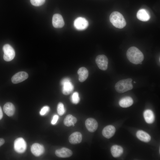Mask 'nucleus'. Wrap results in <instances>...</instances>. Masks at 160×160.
I'll list each match as a JSON object with an SVG mask.
<instances>
[{
	"label": "nucleus",
	"instance_id": "4",
	"mask_svg": "<svg viewBox=\"0 0 160 160\" xmlns=\"http://www.w3.org/2000/svg\"><path fill=\"white\" fill-rule=\"evenodd\" d=\"M3 50L4 52L3 58L5 61H9L13 59L15 53L12 46L9 44H6L4 46Z\"/></svg>",
	"mask_w": 160,
	"mask_h": 160
},
{
	"label": "nucleus",
	"instance_id": "25",
	"mask_svg": "<svg viewBox=\"0 0 160 160\" xmlns=\"http://www.w3.org/2000/svg\"><path fill=\"white\" fill-rule=\"evenodd\" d=\"M71 100L73 103L75 104H78L80 100L78 93L77 92L73 93L71 96Z\"/></svg>",
	"mask_w": 160,
	"mask_h": 160
},
{
	"label": "nucleus",
	"instance_id": "23",
	"mask_svg": "<svg viewBox=\"0 0 160 160\" xmlns=\"http://www.w3.org/2000/svg\"><path fill=\"white\" fill-rule=\"evenodd\" d=\"M77 119L76 117L71 114L67 115L64 119V124L67 126L70 127L74 124L77 122Z\"/></svg>",
	"mask_w": 160,
	"mask_h": 160
},
{
	"label": "nucleus",
	"instance_id": "11",
	"mask_svg": "<svg viewBox=\"0 0 160 160\" xmlns=\"http://www.w3.org/2000/svg\"><path fill=\"white\" fill-rule=\"evenodd\" d=\"M52 23L53 26L56 28H62L64 25L63 17L60 14H55L52 17Z\"/></svg>",
	"mask_w": 160,
	"mask_h": 160
},
{
	"label": "nucleus",
	"instance_id": "17",
	"mask_svg": "<svg viewBox=\"0 0 160 160\" xmlns=\"http://www.w3.org/2000/svg\"><path fill=\"white\" fill-rule=\"evenodd\" d=\"M136 135L139 140L145 142H148L151 140V137L149 135L142 130L138 131Z\"/></svg>",
	"mask_w": 160,
	"mask_h": 160
},
{
	"label": "nucleus",
	"instance_id": "1",
	"mask_svg": "<svg viewBox=\"0 0 160 160\" xmlns=\"http://www.w3.org/2000/svg\"><path fill=\"white\" fill-rule=\"evenodd\" d=\"M126 55L127 59L131 63L135 64H142L144 59L142 52L137 48L132 47L127 50Z\"/></svg>",
	"mask_w": 160,
	"mask_h": 160
},
{
	"label": "nucleus",
	"instance_id": "27",
	"mask_svg": "<svg viewBox=\"0 0 160 160\" xmlns=\"http://www.w3.org/2000/svg\"><path fill=\"white\" fill-rule=\"evenodd\" d=\"M49 108L47 106L43 107L40 112V114L41 116H44L49 111Z\"/></svg>",
	"mask_w": 160,
	"mask_h": 160
},
{
	"label": "nucleus",
	"instance_id": "6",
	"mask_svg": "<svg viewBox=\"0 0 160 160\" xmlns=\"http://www.w3.org/2000/svg\"><path fill=\"white\" fill-rule=\"evenodd\" d=\"M26 143L22 137L17 138L14 142V148L18 153H22L24 152L26 148Z\"/></svg>",
	"mask_w": 160,
	"mask_h": 160
},
{
	"label": "nucleus",
	"instance_id": "8",
	"mask_svg": "<svg viewBox=\"0 0 160 160\" xmlns=\"http://www.w3.org/2000/svg\"><path fill=\"white\" fill-rule=\"evenodd\" d=\"M88 22L84 18L79 17L76 18L74 22V25L75 28L79 30L85 29L88 27Z\"/></svg>",
	"mask_w": 160,
	"mask_h": 160
},
{
	"label": "nucleus",
	"instance_id": "30",
	"mask_svg": "<svg viewBox=\"0 0 160 160\" xmlns=\"http://www.w3.org/2000/svg\"><path fill=\"white\" fill-rule=\"evenodd\" d=\"M3 116V113L1 109V108L0 106V120H1Z\"/></svg>",
	"mask_w": 160,
	"mask_h": 160
},
{
	"label": "nucleus",
	"instance_id": "29",
	"mask_svg": "<svg viewBox=\"0 0 160 160\" xmlns=\"http://www.w3.org/2000/svg\"><path fill=\"white\" fill-rule=\"evenodd\" d=\"M4 140L3 138H0V146L3 145L4 143Z\"/></svg>",
	"mask_w": 160,
	"mask_h": 160
},
{
	"label": "nucleus",
	"instance_id": "3",
	"mask_svg": "<svg viewBox=\"0 0 160 160\" xmlns=\"http://www.w3.org/2000/svg\"><path fill=\"white\" fill-rule=\"evenodd\" d=\"M132 79L131 78L119 81L115 86L116 91L119 93H123L131 90L133 88L132 83Z\"/></svg>",
	"mask_w": 160,
	"mask_h": 160
},
{
	"label": "nucleus",
	"instance_id": "15",
	"mask_svg": "<svg viewBox=\"0 0 160 160\" xmlns=\"http://www.w3.org/2000/svg\"><path fill=\"white\" fill-rule=\"evenodd\" d=\"M82 140V135L79 132H76L72 133L69 137L70 143L76 144L80 143Z\"/></svg>",
	"mask_w": 160,
	"mask_h": 160
},
{
	"label": "nucleus",
	"instance_id": "20",
	"mask_svg": "<svg viewBox=\"0 0 160 160\" xmlns=\"http://www.w3.org/2000/svg\"><path fill=\"white\" fill-rule=\"evenodd\" d=\"M111 152L114 157H118L121 156L123 152V149L120 146L114 145L111 148Z\"/></svg>",
	"mask_w": 160,
	"mask_h": 160
},
{
	"label": "nucleus",
	"instance_id": "7",
	"mask_svg": "<svg viewBox=\"0 0 160 160\" xmlns=\"http://www.w3.org/2000/svg\"><path fill=\"white\" fill-rule=\"evenodd\" d=\"M95 62L98 68L103 71L106 70L108 64V59L104 55H99L97 56Z\"/></svg>",
	"mask_w": 160,
	"mask_h": 160
},
{
	"label": "nucleus",
	"instance_id": "2",
	"mask_svg": "<svg viewBox=\"0 0 160 160\" xmlns=\"http://www.w3.org/2000/svg\"><path fill=\"white\" fill-rule=\"evenodd\" d=\"M110 22L115 27L120 29L123 28L126 25V23L123 15L117 11L112 12L109 17Z\"/></svg>",
	"mask_w": 160,
	"mask_h": 160
},
{
	"label": "nucleus",
	"instance_id": "12",
	"mask_svg": "<svg viewBox=\"0 0 160 160\" xmlns=\"http://www.w3.org/2000/svg\"><path fill=\"white\" fill-rule=\"evenodd\" d=\"M31 151L34 155L38 156L43 153L44 148L43 145L38 143H35L32 145Z\"/></svg>",
	"mask_w": 160,
	"mask_h": 160
},
{
	"label": "nucleus",
	"instance_id": "26",
	"mask_svg": "<svg viewBox=\"0 0 160 160\" xmlns=\"http://www.w3.org/2000/svg\"><path fill=\"white\" fill-rule=\"evenodd\" d=\"M45 1V0H30L31 4L35 6H39L43 5Z\"/></svg>",
	"mask_w": 160,
	"mask_h": 160
},
{
	"label": "nucleus",
	"instance_id": "24",
	"mask_svg": "<svg viewBox=\"0 0 160 160\" xmlns=\"http://www.w3.org/2000/svg\"><path fill=\"white\" fill-rule=\"evenodd\" d=\"M57 111L60 116H62L65 112L63 104L61 102L59 103L57 105Z\"/></svg>",
	"mask_w": 160,
	"mask_h": 160
},
{
	"label": "nucleus",
	"instance_id": "14",
	"mask_svg": "<svg viewBox=\"0 0 160 160\" xmlns=\"http://www.w3.org/2000/svg\"><path fill=\"white\" fill-rule=\"evenodd\" d=\"M116 129L112 125H109L105 127L102 131L103 135L105 137L109 139L114 134Z\"/></svg>",
	"mask_w": 160,
	"mask_h": 160
},
{
	"label": "nucleus",
	"instance_id": "22",
	"mask_svg": "<svg viewBox=\"0 0 160 160\" xmlns=\"http://www.w3.org/2000/svg\"><path fill=\"white\" fill-rule=\"evenodd\" d=\"M78 74L79 75V81L81 82H82L87 78L88 76V71L86 68L82 67L78 70Z\"/></svg>",
	"mask_w": 160,
	"mask_h": 160
},
{
	"label": "nucleus",
	"instance_id": "5",
	"mask_svg": "<svg viewBox=\"0 0 160 160\" xmlns=\"http://www.w3.org/2000/svg\"><path fill=\"white\" fill-rule=\"evenodd\" d=\"M61 84L63 85L62 92L64 95H69L73 91L74 86L69 78L63 79L61 81Z\"/></svg>",
	"mask_w": 160,
	"mask_h": 160
},
{
	"label": "nucleus",
	"instance_id": "28",
	"mask_svg": "<svg viewBox=\"0 0 160 160\" xmlns=\"http://www.w3.org/2000/svg\"><path fill=\"white\" fill-rule=\"evenodd\" d=\"M59 118V116L57 115H54L53 117L51 123L52 125L55 124L57 122Z\"/></svg>",
	"mask_w": 160,
	"mask_h": 160
},
{
	"label": "nucleus",
	"instance_id": "18",
	"mask_svg": "<svg viewBox=\"0 0 160 160\" xmlns=\"http://www.w3.org/2000/svg\"><path fill=\"white\" fill-rule=\"evenodd\" d=\"M15 110L14 105L11 103H6L3 107V110L4 113L9 116H12L14 114Z\"/></svg>",
	"mask_w": 160,
	"mask_h": 160
},
{
	"label": "nucleus",
	"instance_id": "21",
	"mask_svg": "<svg viewBox=\"0 0 160 160\" xmlns=\"http://www.w3.org/2000/svg\"><path fill=\"white\" fill-rule=\"evenodd\" d=\"M143 116L146 122L148 124H152L154 121V115L153 112L151 110L147 109L143 113Z\"/></svg>",
	"mask_w": 160,
	"mask_h": 160
},
{
	"label": "nucleus",
	"instance_id": "13",
	"mask_svg": "<svg viewBox=\"0 0 160 160\" xmlns=\"http://www.w3.org/2000/svg\"><path fill=\"white\" fill-rule=\"evenodd\" d=\"M55 154L59 157L67 158L71 156L73 154V152L69 149L64 147L57 150L55 151Z\"/></svg>",
	"mask_w": 160,
	"mask_h": 160
},
{
	"label": "nucleus",
	"instance_id": "19",
	"mask_svg": "<svg viewBox=\"0 0 160 160\" xmlns=\"http://www.w3.org/2000/svg\"><path fill=\"white\" fill-rule=\"evenodd\" d=\"M133 103L132 99L130 97L126 96L120 99L119 102L120 106L123 108H127L132 105Z\"/></svg>",
	"mask_w": 160,
	"mask_h": 160
},
{
	"label": "nucleus",
	"instance_id": "16",
	"mask_svg": "<svg viewBox=\"0 0 160 160\" xmlns=\"http://www.w3.org/2000/svg\"><path fill=\"white\" fill-rule=\"evenodd\" d=\"M137 18L142 21H147L149 20L150 15L148 12L144 9L139 10L137 14Z\"/></svg>",
	"mask_w": 160,
	"mask_h": 160
},
{
	"label": "nucleus",
	"instance_id": "31",
	"mask_svg": "<svg viewBox=\"0 0 160 160\" xmlns=\"http://www.w3.org/2000/svg\"><path fill=\"white\" fill-rule=\"evenodd\" d=\"M134 83H136L135 82V81H134Z\"/></svg>",
	"mask_w": 160,
	"mask_h": 160
},
{
	"label": "nucleus",
	"instance_id": "10",
	"mask_svg": "<svg viewBox=\"0 0 160 160\" xmlns=\"http://www.w3.org/2000/svg\"><path fill=\"white\" fill-rule=\"evenodd\" d=\"M28 77V75L26 72L21 71L15 74L12 77L11 80L14 84H17L21 82Z\"/></svg>",
	"mask_w": 160,
	"mask_h": 160
},
{
	"label": "nucleus",
	"instance_id": "9",
	"mask_svg": "<svg viewBox=\"0 0 160 160\" xmlns=\"http://www.w3.org/2000/svg\"><path fill=\"white\" fill-rule=\"evenodd\" d=\"M85 125L87 129L90 132H94L97 129L98 124L97 121L93 118H89L85 121Z\"/></svg>",
	"mask_w": 160,
	"mask_h": 160
}]
</instances>
